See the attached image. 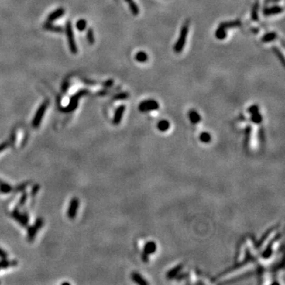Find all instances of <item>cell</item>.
Instances as JSON below:
<instances>
[{"mask_svg":"<svg viewBox=\"0 0 285 285\" xmlns=\"http://www.w3.org/2000/svg\"><path fill=\"white\" fill-rule=\"evenodd\" d=\"M242 25L241 22L239 20L235 21H230V22H225L220 23L218 27V29L215 31V36H216L217 39L219 40H224L227 36V29L236 28V27H240Z\"/></svg>","mask_w":285,"mask_h":285,"instance_id":"6da1fadb","label":"cell"},{"mask_svg":"<svg viewBox=\"0 0 285 285\" xmlns=\"http://www.w3.org/2000/svg\"><path fill=\"white\" fill-rule=\"evenodd\" d=\"M188 32H189V21H186V22H185L181 27L179 38L175 44L174 47H173V50L176 53H180L183 50V48L185 45V43H186Z\"/></svg>","mask_w":285,"mask_h":285,"instance_id":"7a4b0ae2","label":"cell"},{"mask_svg":"<svg viewBox=\"0 0 285 285\" xmlns=\"http://www.w3.org/2000/svg\"><path fill=\"white\" fill-rule=\"evenodd\" d=\"M87 93H88V91H87V90H82V91H78L76 94H74V96L70 98V103L68 104V105H67L64 108H61L60 110L64 112H72V111H74L75 108H77L79 98H82V97L85 96V95H87Z\"/></svg>","mask_w":285,"mask_h":285,"instance_id":"3957f363","label":"cell"},{"mask_svg":"<svg viewBox=\"0 0 285 285\" xmlns=\"http://www.w3.org/2000/svg\"><path fill=\"white\" fill-rule=\"evenodd\" d=\"M66 34L67 38V41H68V45L70 52H71L72 54H77V52H78V48H77V44L74 39L72 26H71V22H67V23L66 25Z\"/></svg>","mask_w":285,"mask_h":285,"instance_id":"277c9868","label":"cell"},{"mask_svg":"<svg viewBox=\"0 0 285 285\" xmlns=\"http://www.w3.org/2000/svg\"><path fill=\"white\" fill-rule=\"evenodd\" d=\"M48 101H44L42 104L40 105V106L39 107L37 111L36 112V114H35L34 117H33V120L32 125L33 128L36 129V128H38L40 126V123L42 121L43 117H44V112L46 111L47 108H48Z\"/></svg>","mask_w":285,"mask_h":285,"instance_id":"5b68a950","label":"cell"},{"mask_svg":"<svg viewBox=\"0 0 285 285\" xmlns=\"http://www.w3.org/2000/svg\"><path fill=\"white\" fill-rule=\"evenodd\" d=\"M43 225H44V220H43L41 218H38V219H36L35 223L33 226L29 227L28 228V231H27V233H28V239L29 242H33L34 240L35 237H36V233H37V231L43 227Z\"/></svg>","mask_w":285,"mask_h":285,"instance_id":"8992f818","label":"cell"},{"mask_svg":"<svg viewBox=\"0 0 285 285\" xmlns=\"http://www.w3.org/2000/svg\"><path fill=\"white\" fill-rule=\"evenodd\" d=\"M159 108V104L155 100L143 101L139 104V108L141 112H148L151 110H157Z\"/></svg>","mask_w":285,"mask_h":285,"instance_id":"52a82bcc","label":"cell"},{"mask_svg":"<svg viewBox=\"0 0 285 285\" xmlns=\"http://www.w3.org/2000/svg\"><path fill=\"white\" fill-rule=\"evenodd\" d=\"M78 207H79V200L76 197L71 199L69 204L68 209H67V216L69 219H74L76 217Z\"/></svg>","mask_w":285,"mask_h":285,"instance_id":"ba28073f","label":"cell"},{"mask_svg":"<svg viewBox=\"0 0 285 285\" xmlns=\"http://www.w3.org/2000/svg\"><path fill=\"white\" fill-rule=\"evenodd\" d=\"M11 215L15 220L22 225V227H27L29 222V216L26 213H21L18 208H15L11 213Z\"/></svg>","mask_w":285,"mask_h":285,"instance_id":"9c48e42d","label":"cell"},{"mask_svg":"<svg viewBox=\"0 0 285 285\" xmlns=\"http://www.w3.org/2000/svg\"><path fill=\"white\" fill-rule=\"evenodd\" d=\"M283 11V8L282 6H271V7H267L263 10V14L265 16H272V15H276L279 14Z\"/></svg>","mask_w":285,"mask_h":285,"instance_id":"30bf717a","label":"cell"},{"mask_svg":"<svg viewBox=\"0 0 285 285\" xmlns=\"http://www.w3.org/2000/svg\"><path fill=\"white\" fill-rule=\"evenodd\" d=\"M125 106L124 105H122L121 106H119L118 108H117V110L115 112L113 120H112V124H113V125H117L121 123V120H122L123 115H124V112H125Z\"/></svg>","mask_w":285,"mask_h":285,"instance_id":"8fae6325","label":"cell"},{"mask_svg":"<svg viewBox=\"0 0 285 285\" xmlns=\"http://www.w3.org/2000/svg\"><path fill=\"white\" fill-rule=\"evenodd\" d=\"M65 10L63 8H59L57 10H54L53 12L51 13L48 17V22H54V21L57 20L58 18H60V17H62L64 14Z\"/></svg>","mask_w":285,"mask_h":285,"instance_id":"7c38bea8","label":"cell"},{"mask_svg":"<svg viewBox=\"0 0 285 285\" xmlns=\"http://www.w3.org/2000/svg\"><path fill=\"white\" fill-rule=\"evenodd\" d=\"M189 118L193 124H197L201 121V116L195 110H191L189 112Z\"/></svg>","mask_w":285,"mask_h":285,"instance_id":"4fadbf2b","label":"cell"},{"mask_svg":"<svg viewBox=\"0 0 285 285\" xmlns=\"http://www.w3.org/2000/svg\"><path fill=\"white\" fill-rule=\"evenodd\" d=\"M277 37V34L276 33L274 32H271V33H268L262 36V38H261V40H262V42L264 43H269L271 42L273 40H275Z\"/></svg>","mask_w":285,"mask_h":285,"instance_id":"5bb4252c","label":"cell"},{"mask_svg":"<svg viewBox=\"0 0 285 285\" xmlns=\"http://www.w3.org/2000/svg\"><path fill=\"white\" fill-rule=\"evenodd\" d=\"M44 28L47 30L52 31V32H56V33H62L63 29L62 28L60 27H58V26H55L51 24V22H48L47 23L44 25Z\"/></svg>","mask_w":285,"mask_h":285,"instance_id":"9a60e30c","label":"cell"},{"mask_svg":"<svg viewBox=\"0 0 285 285\" xmlns=\"http://www.w3.org/2000/svg\"><path fill=\"white\" fill-rule=\"evenodd\" d=\"M13 191V187L7 183L0 181V192L2 193H10Z\"/></svg>","mask_w":285,"mask_h":285,"instance_id":"2e32d148","label":"cell"},{"mask_svg":"<svg viewBox=\"0 0 285 285\" xmlns=\"http://www.w3.org/2000/svg\"><path fill=\"white\" fill-rule=\"evenodd\" d=\"M156 250V245H155V242H148L145 246V249H144V253L143 254L144 255H148L151 254V253H153Z\"/></svg>","mask_w":285,"mask_h":285,"instance_id":"e0dca14e","label":"cell"},{"mask_svg":"<svg viewBox=\"0 0 285 285\" xmlns=\"http://www.w3.org/2000/svg\"><path fill=\"white\" fill-rule=\"evenodd\" d=\"M136 60L139 63H144L147 61L148 60V56L146 52H139L136 55Z\"/></svg>","mask_w":285,"mask_h":285,"instance_id":"ac0fdd59","label":"cell"},{"mask_svg":"<svg viewBox=\"0 0 285 285\" xmlns=\"http://www.w3.org/2000/svg\"><path fill=\"white\" fill-rule=\"evenodd\" d=\"M128 2H129V8H130L132 14L133 15H135V16L138 15L139 13V7L137 6L136 3L133 0H129Z\"/></svg>","mask_w":285,"mask_h":285,"instance_id":"d6986e66","label":"cell"},{"mask_svg":"<svg viewBox=\"0 0 285 285\" xmlns=\"http://www.w3.org/2000/svg\"><path fill=\"white\" fill-rule=\"evenodd\" d=\"M258 9H259V4L258 2H256L253 6L252 9V13H251V19L254 22H257L258 20Z\"/></svg>","mask_w":285,"mask_h":285,"instance_id":"ffe728a7","label":"cell"},{"mask_svg":"<svg viewBox=\"0 0 285 285\" xmlns=\"http://www.w3.org/2000/svg\"><path fill=\"white\" fill-rule=\"evenodd\" d=\"M169 128H170V123L167 121L163 120V121H159L158 123V129L160 131H162V132H165V131L168 130Z\"/></svg>","mask_w":285,"mask_h":285,"instance_id":"44dd1931","label":"cell"},{"mask_svg":"<svg viewBox=\"0 0 285 285\" xmlns=\"http://www.w3.org/2000/svg\"><path fill=\"white\" fill-rule=\"evenodd\" d=\"M273 52H274V53L276 54V56L277 57H278V59H279L280 60L282 65H283V66H284L285 61H284V57H283V55L281 53L279 49L276 48V47H273Z\"/></svg>","mask_w":285,"mask_h":285,"instance_id":"7402d4cb","label":"cell"},{"mask_svg":"<svg viewBox=\"0 0 285 285\" xmlns=\"http://www.w3.org/2000/svg\"><path fill=\"white\" fill-rule=\"evenodd\" d=\"M87 40H88V42L90 43V44L92 45V44H94V41H95L94 35V32H93L92 29H89L88 30H87Z\"/></svg>","mask_w":285,"mask_h":285,"instance_id":"603a6c76","label":"cell"},{"mask_svg":"<svg viewBox=\"0 0 285 285\" xmlns=\"http://www.w3.org/2000/svg\"><path fill=\"white\" fill-rule=\"evenodd\" d=\"M132 280L134 281H136L137 283H139V284H147V283L145 280H143L141 276H139L138 273H132Z\"/></svg>","mask_w":285,"mask_h":285,"instance_id":"cb8c5ba5","label":"cell"},{"mask_svg":"<svg viewBox=\"0 0 285 285\" xmlns=\"http://www.w3.org/2000/svg\"><path fill=\"white\" fill-rule=\"evenodd\" d=\"M77 29H78L79 31H83L87 27V22L84 20V19H80V20H78L77 22Z\"/></svg>","mask_w":285,"mask_h":285,"instance_id":"d4e9b609","label":"cell"},{"mask_svg":"<svg viewBox=\"0 0 285 285\" xmlns=\"http://www.w3.org/2000/svg\"><path fill=\"white\" fill-rule=\"evenodd\" d=\"M252 121H253L254 123H257V124H259V123L261 122L262 121V117H261V114H260L258 112H256L254 113H252Z\"/></svg>","mask_w":285,"mask_h":285,"instance_id":"484cf974","label":"cell"},{"mask_svg":"<svg viewBox=\"0 0 285 285\" xmlns=\"http://www.w3.org/2000/svg\"><path fill=\"white\" fill-rule=\"evenodd\" d=\"M200 139H201V142H208L211 141V136L208 132H203L200 136Z\"/></svg>","mask_w":285,"mask_h":285,"instance_id":"4316f807","label":"cell"},{"mask_svg":"<svg viewBox=\"0 0 285 285\" xmlns=\"http://www.w3.org/2000/svg\"><path fill=\"white\" fill-rule=\"evenodd\" d=\"M0 264H1V268L2 269H7V268L10 267L12 265H14V262H10L6 258V259H2V261H0Z\"/></svg>","mask_w":285,"mask_h":285,"instance_id":"83f0119b","label":"cell"},{"mask_svg":"<svg viewBox=\"0 0 285 285\" xmlns=\"http://www.w3.org/2000/svg\"><path fill=\"white\" fill-rule=\"evenodd\" d=\"M129 96V93L123 92V93H120V94H117V95H115L113 99H115V100H122V99L128 98Z\"/></svg>","mask_w":285,"mask_h":285,"instance_id":"f1b7e54d","label":"cell"},{"mask_svg":"<svg viewBox=\"0 0 285 285\" xmlns=\"http://www.w3.org/2000/svg\"><path fill=\"white\" fill-rule=\"evenodd\" d=\"M27 199H28V194H27L26 193H24L23 194H22V197H21L20 200H19V202H18V206H19V207H22V206H24L26 201H27Z\"/></svg>","mask_w":285,"mask_h":285,"instance_id":"f546056e","label":"cell"},{"mask_svg":"<svg viewBox=\"0 0 285 285\" xmlns=\"http://www.w3.org/2000/svg\"><path fill=\"white\" fill-rule=\"evenodd\" d=\"M9 145H10V142H2V143H1V144H0V153L4 151L5 149L7 148V147H9Z\"/></svg>","mask_w":285,"mask_h":285,"instance_id":"4dcf8cb0","label":"cell"},{"mask_svg":"<svg viewBox=\"0 0 285 285\" xmlns=\"http://www.w3.org/2000/svg\"><path fill=\"white\" fill-rule=\"evenodd\" d=\"M39 189H40V186H39V185H35L33 187V190L31 191V194H32V196H33V197H34V196H36V193H38Z\"/></svg>","mask_w":285,"mask_h":285,"instance_id":"1f68e13d","label":"cell"},{"mask_svg":"<svg viewBox=\"0 0 285 285\" xmlns=\"http://www.w3.org/2000/svg\"><path fill=\"white\" fill-rule=\"evenodd\" d=\"M248 111L250 112L251 114H252V113H254V112H258V106H257V105H252V106L249 107V110Z\"/></svg>","mask_w":285,"mask_h":285,"instance_id":"d6a6232c","label":"cell"},{"mask_svg":"<svg viewBox=\"0 0 285 285\" xmlns=\"http://www.w3.org/2000/svg\"><path fill=\"white\" fill-rule=\"evenodd\" d=\"M112 84H113V81L112 79H109V80H107L103 83V86L105 87H112Z\"/></svg>","mask_w":285,"mask_h":285,"instance_id":"836d02e7","label":"cell"},{"mask_svg":"<svg viewBox=\"0 0 285 285\" xmlns=\"http://www.w3.org/2000/svg\"><path fill=\"white\" fill-rule=\"evenodd\" d=\"M6 257H7V253L3 249H0V258L1 259H6Z\"/></svg>","mask_w":285,"mask_h":285,"instance_id":"e575fe53","label":"cell"},{"mask_svg":"<svg viewBox=\"0 0 285 285\" xmlns=\"http://www.w3.org/2000/svg\"><path fill=\"white\" fill-rule=\"evenodd\" d=\"M181 269V266H178V267L176 268L173 271H170V273H169V276H173L177 273V272L179 271V269Z\"/></svg>","mask_w":285,"mask_h":285,"instance_id":"d590c367","label":"cell"},{"mask_svg":"<svg viewBox=\"0 0 285 285\" xmlns=\"http://www.w3.org/2000/svg\"><path fill=\"white\" fill-rule=\"evenodd\" d=\"M26 186H27V184H22V185H19V186H18L16 188V190L17 191H22V190H24L25 189H26Z\"/></svg>","mask_w":285,"mask_h":285,"instance_id":"8d00e7d4","label":"cell"},{"mask_svg":"<svg viewBox=\"0 0 285 285\" xmlns=\"http://www.w3.org/2000/svg\"><path fill=\"white\" fill-rule=\"evenodd\" d=\"M280 0H265V3H272V2H277Z\"/></svg>","mask_w":285,"mask_h":285,"instance_id":"74e56055","label":"cell"},{"mask_svg":"<svg viewBox=\"0 0 285 285\" xmlns=\"http://www.w3.org/2000/svg\"><path fill=\"white\" fill-rule=\"evenodd\" d=\"M2 269V268H1V264H0V269Z\"/></svg>","mask_w":285,"mask_h":285,"instance_id":"f35d334b","label":"cell"},{"mask_svg":"<svg viewBox=\"0 0 285 285\" xmlns=\"http://www.w3.org/2000/svg\"><path fill=\"white\" fill-rule=\"evenodd\" d=\"M125 1H126V2H128V1H129V0H125Z\"/></svg>","mask_w":285,"mask_h":285,"instance_id":"ab89813d","label":"cell"}]
</instances>
